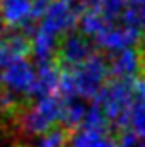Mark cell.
<instances>
[{
    "mask_svg": "<svg viewBox=\"0 0 145 147\" xmlns=\"http://www.w3.org/2000/svg\"><path fill=\"white\" fill-rule=\"evenodd\" d=\"M111 76L109 59L102 54H91L81 65L63 70L59 79V93L63 97L95 99Z\"/></svg>",
    "mask_w": 145,
    "mask_h": 147,
    "instance_id": "obj_1",
    "label": "cell"
},
{
    "mask_svg": "<svg viewBox=\"0 0 145 147\" xmlns=\"http://www.w3.org/2000/svg\"><path fill=\"white\" fill-rule=\"evenodd\" d=\"M83 13L84 5L81 0H52L43 11L38 29L61 38L63 34L75 29V25L81 22Z\"/></svg>",
    "mask_w": 145,
    "mask_h": 147,
    "instance_id": "obj_2",
    "label": "cell"
},
{
    "mask_svg": "<svg viewBox=\"0 0 145 147\" xmlns=\"http://www.w3.org/2000/svg\"><path fill=\"white\" fill-rule=\"evenodd\" d=\"M36 81H38V67H34L25 57L11 61L7 67L2 68V74H0L2 90L31 100L34 99Z\"/></svg>",
    "mask_w": 145,
    "mask_h": 147,
    "instance_id": "obj_3",
    "label": "cell"
},
{
    "mask_svg": "<svg viewBox=\"0 0 145 147\" xmlns=\"http://www.w3.org/2000/svg\"><path fill=\"white\" fill-rule=\"evenodd\" d=\"M93 43L95 41L91 38H88L81 31L79 32L70 31L66 34H63L59 38V41H57V50H56V56H54L56 65L61 68V72L81 65L91 54H95Z\"/></svg>",
    "mask_w": 145,
    "mask_h": 147,
    "instance_id": "obj_4",
    "label": "cell"
},
{
    "mask_svg": "<svg viewBox=\"0 0 145 147\" xmlns=\"http://www.w3.org/2000/svg\"><path fill=\"white\" fill-rule=\"evenodd\" d=\"M111 76L118 79H138L143 76V56L140 47H127L113 52L109 57Z\"/></svg>",
    "mask_w": 145,
    "mask_h": 147,
    "instance_id": "obj_5",
    "label": "cell"
},
{
    "mask_svg": "<svg viewBox=\"0 0 145 147\" xmlns=\"http://www.w3.org/2000/svg\"><path fill=\"white\" fill-rule=\"evenodd\" d=\"M4 24L11 29H38L34 16V0H0Z\"/></svg>",
    "mask_w": 145,
    "mask_h": 147,
    "instance_id": "obj_6",
    "label": "cell"
},
{
    "mask_svg": "<svg viewBox=\"0 0 145 147\" xmlns=\"http://www.w3.org/2000/svg\"><path fill=\"white\" fill-rule=\"evenodd\" d=\"M72 136H74V129H68L63 124H57L29 142H16L14 147H70Z\"/></svg>",
    "mask_w": 145,
    "mask_h": 147,
    "instance_id": "obj_7",
    "label": "cell"
},
{
    "mask_svg": "<svg viewBox=\"0 0 145 147\" xmlns=\"http://www.w3.org/2000/svg\"><path fill=\"white\" fill-rule=\"evenodd\" d=\"M131 129L140 138H145V97H136L131 108Z\"/></svg>",
    "mask_w": 145,
    "mask_h": 147,
    "instance_id": "obj_8",
    "label": "cell"
},
{
    "mask_svg": "<svg viewBox=\"0 0 145 147\" xmlns=\"http://www.w3.org/2000/svg\"><path fill=\"white\" fill-rule=\"evenodd\" d=\"M106 135L107 133H100V131H95V129H84L83 127L79 133H74L70 147H95V144Z\"/></svg>",
    "mask_w": 145,
    "mask_h": 147,
    "instance_id": "obj_9",
    "label": "cell"
},
{
    "mask_svg": "<svg viewBox=\"0 0 145 147\" xmlns=\"http://www.w3.org/2000/svg\"><path fill=\"white\" fill-rule=\"evenodd\" d=\"M138 147H145V144H143V145H138Z\"/></svg>",
    "mask_w": 145,
    "mask_h": 147,
    "instance_id": "obj_10",
    "label": "cell"
},
{
    "mask_svg": "<svg viewBox=\"0 0 145 147\" xmlns=\"http://www.w3.org/2000/svg\"><path fill=\"white\" fill-rule=\"evenodd\" d=\"M117 147H120V145H117Z\"/></svg>",
    "mask_w": 145,
    "mask_h": 147,
    "instance_id": "obj_11",
    "label": "cell"
}]
</instances>
